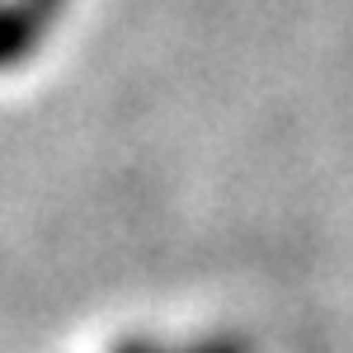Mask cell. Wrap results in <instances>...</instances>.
Instances as JSON below:
<instances>
[{
	"label": "cell",
	"mask_w": 353,
	"mask_h": 353,
	"mask_svg": "<svg viewBox=\"0 0 353 353\" xmlns=\"http://www.w3.org/2000/svg\"><path fill=\"white\" fill-rule=\"evenodd\" d=\"M52 5L57 0H10V5H0V66L33 48V38L52 19Z\"/></svg>",
	"instance_id": "6da1fadb"
}]
</instances>
